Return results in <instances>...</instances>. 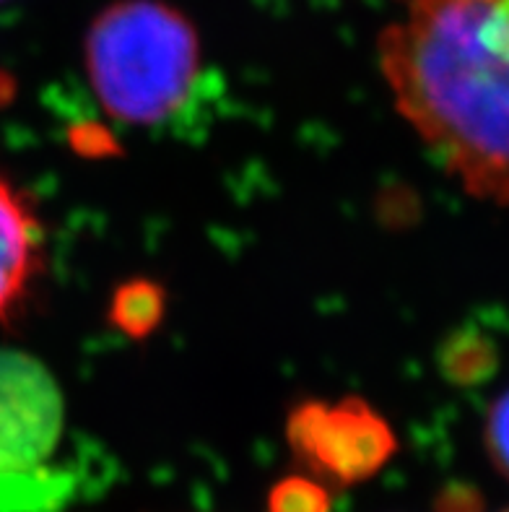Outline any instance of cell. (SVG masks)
<instances>
[{
	"label": "cell",
	"instance_id": "obj_2",
	"mask_svg": "<svg viewBox=\"0 0 509 512\" xmlns=\"http://www.w3.org/2000/svg\"><path fill=\"white\" fill-rule=\"evenodd\" d=\"M86 68L112 117L156 125L180 110L198 78V32L162 0H117L91 24Z\"/></svg>",
	"mask_w": 509,
	"mask_h": 512
},
{
	"label": "cell",
	"instance_id": "obj_5",
	"mask_svg": "<svg viewBox=\"0 0 509 512\" xmlns=\"http://www.w3.org/2000/svg\"><path fill=\"white\" fill-rule=\"evenodd\" d=\"M42 268V229L24 195L0 177V323L24 305Z\"/></svg>",
	"mask_w": 509,
	"mask_h": 512
},
{
	"label": "cell",
	"instance_id": "obj_8",
	"mask_svg": "<svg viewBox=\"0 0 509 512\" xmlns=\"http://www.w3.org/2000/svg\"><path fill=\"white\" fill-rule=\"evenodd\" d=\"M486 448L491 463L497 471L509 479V390L491 406L489 422H486Z\"/></svg>",
	"mask_w": 509,
	"mask_h": 512
},
{
	"label": "cell",
	"instance_id": "obj_6",
	"mask_svg": "<svg viewBox=\"0 0 509 512\" xmlns=\"http://www.w3.org/2000/svg\"><path fill=\"white\" fill-rule=\"evenodd\" d=\"M167 294L156 281L130 279L115 289L110 299V323L130 338H146L162 325Z\"/></svg>",
	"mask_w": 509,
	"mask_h": 512
},
{
	"label": "cell",
	"instance_id": "obj_9",
	"mask_svg": "<svg viewBox=\"0 0 509 512\" xmlns=\"http://www.w3.org/2000/svg\"><path fill=\"white\" fill-rule=\"evenodd\" d=\"M504 512H509V510H504Z\"/></svg>",
	"mask_w": 509,
	"mask_h": 512
},
{
	"label": "cell",
	"instance_id": "obj_7",
	"mask_svg": "<svg viewBox=\"0 0 509 512\" xmlns=\"http://www.w3.org/2000/svg\"><path fill=\"white\" fill-rule=\"evenodd\" d=\"M265 512H330V494L312 476H286L268 494Z\"/></svg>",
	"mask_w": 509,
	"mask_h": 512
},
{
	"label": "cell",
	"instance_id": "obj_3",
	"mask_svg": "<svg viewBox=\"0 0 509 512\" xmlns=\"http://www.w3.org/2000/svg\"><path fill=\"white\" fill-rule=\"evenodd\" d=\"M286 442L312 479L336 487L372 479L398 453L393 427L361 398L302 401L286 419Z\"/></svg>",
	"mask_w": 509,
	"mask_h": 512
},
{
	"label": "cell",
	"instance_id": "obj_4",
	"mask_svg": "<svg viewBox=\"0 0 509 512\" xmlns=\"http://www.w3.org/2000/svg\"><path fill=\"white\" fill-rule=\"evenodd\" d=\"M65 427V398L45 364L0 349V481L39 474Z\"/></svg>",
	"mask_w": 509,
	"mask_h": 512
},
{
	"label": "cell",
	"instance_id": "obj_1",
	"mask_svg": "<svg viewBox=\"0 0 509 512\" xmlns=\"http://www.w3.org/2000/svg\"><path fill=\"white\" fill-rule=\"evenodd\" d=\"M380 63L398 110L465 190L509 208V0H403Z\"/></svg>",
	"mask_w": 509,
	"mask_h": 512
}]
</instances>
